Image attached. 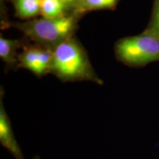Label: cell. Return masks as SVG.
<instances>
[{"mask_svg":"<svg viewBox=\"0 0 159 159\" xmlns=\"http://www.w3.org/2000/svg\"><path fill=\"white\" fill-rule=\"evenodd\" d=\"M51 73L62 81H102L93 69L86 52L75 37L59 44L53 50Z\"/></svg>","mask_w":159,"mask_h":159,"instance_id":"6da1fadb","label":"cell"},{"mask_svg":"<svg viewBox=\"0 0 159 159\" xmlns=\"http://www.w3.org/2000/svg\"><path fill=\"white\" fill-rule=\"evenodd\" d=\"M79 16L68 14L57 19H37L24 22H11V26L19 30L26 38L35 43L54 49L59 44L74 37Z\"/></svg>","mask_w":159,"mask_h":159,"instance_id":"7a4b0ae2","label":"cell"},{"mask_svg":"<svg viewBox=\"0 0 159 159\" xmlns=\"http://www.w3.org/2000/svg\"><path fill=\"white\" fill-rule=\"evenodd\" d=\"M114 49L117 60L130 67H142L159 61V39L145 31L119 39Z\"/></svg>","mask_w":159,"mask_h":159,"instance_id":"3957f363","label":"cell"},{"mask_svg":"<svg viewBox=\"0 0 159 159\" xmlns=\"http://www.w3.org/2000/svg\"><path fill=\"white\" fill-rule=\"evenodd\" d=\"M53 49L37 44H26L18 56V67L28 69L38 77L52 71Z\"/></svg>","mask_w":159,"mask_h":159,"instance_id":"277c9868","label":"cell"},{"mask_svg":"<svg viewBox=\"0 0 159 159\" xmlns=\"http://www.w3.org/2000/svg\"><path fill=\"white\" fill-rule=\"evenodd\" d=\"M2 91H1L0 98V143L4 148L7 149L14 156L16 159H25L21 148L15 139L12 128L11 121L7 113L2 101Z\"/></svg>","mask_w":159,"mask_h":159,"instance_id":"5b68a950","label":"cell"},{"mask_svg":"<svg viewBox=\"0 0 159 159\" xmlns=\"http://www.w3.org/2000/svg\"><path fill=\"white\" fill-rule=\"evenodd\" d=\"M26 43L22 40L7 39L0 37V57L6 64L12 66L18 65L17 50L25 47Z\"/></svg>","mask_w":159,"mask_h":159,"instance_id":"8992f818","label":"cell"},{"mask_svg":"<svg viewBox=\"0 0 159 159\" xmlns=\"http://www.w3.org/2000/svg\"><path fill=\"white\" fill-rule=\"evenodd\" d=\"M120 0H79L72 14L80 16L88 12L99 10H114Z\"/></svg>","mask_w":159,"mask_h":159,"instance_id":"52a82bcc","label":"cell"},{"mask_svg":"<svg viewBox=\"0 0 159 159\" xmlns=\"http://www.w3.org/2000/svg\"><path fill=\"white\" fill-rule=\"evenodd\" d=\"M14 6L16 16L26 20L41 14V0H11Z\"/></svg>","mask_w":159,"mask_h":159,"instance_id":"ba28073f","label":"cell"},{"mask_svg":"<svg viewBox=\"0 0 159 159\" xmlns=\"http://www.w3.org/2000/svg\"><path fill=\"white\" fill-rule=\"evenodd\" d=\"M69 14L59 0H41V15L46 19H57Z\"/></svg>","mask_w":159,"mask_h":159,"instance_id":"9c48e42d","label":"cell"},{"mask_svg":"<svg viewBox=\"0 0 159 159\" xmlns=\"http://www.w3.org/2000/svg\"><path fill=\"white\" fill-rule=\"evenodd\" d=\"M144 31L159 39V0H154L150 22Z\"/></svg>","mask_w":159,"mask_h":159,"instance_id":"30bf717a","label":"cell"},{"mask_svg":"<svg viewBox=\"0 0 159 159\" xmlns=\"http://www.w3.org/2000/svg\"><path fill=\"white\" fill-rule=\"evenodd\" d=\"M59 1L65 6L69 14H72L79 0H59Z\"/></svg>","mask_w":159,"mask_h":159,"instance_id":"8fae6325","label":"cell"}]
</instances>
